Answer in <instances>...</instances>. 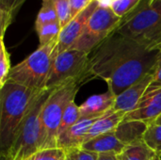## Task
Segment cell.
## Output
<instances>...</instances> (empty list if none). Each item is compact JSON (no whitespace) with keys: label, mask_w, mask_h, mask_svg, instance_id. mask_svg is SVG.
I'll list each match as a JSON object with an SVG mask.
<instances>
[{"label":"cell","mask_w":161,"mask_h":160,"mask_svg":"<svg viewBox=\"0 0 161 160\" xmlns=\"http://www.w3.org/2000/svg\"><path fill=\"white\" fill-rule=\"evenodd\" d=\"M58 41L39 46L23 61L11 68L8 80L35 91H44L54 60Z\"/></svg>","instance_id":"cell-4"},{"label":"cell","mask_w":161,"mask_h":160,"mask_svg":"<svg viewBox=\"0 0 161 160\" xmlns=\"http://www.w3.org/2000/svg\"><path fill=\"white\" fill-rule=\"evenodd\" d=\"M90 54L69 49L58 53L54 60L45 89L52 91L73 81L81 82L89 73Z\"/></svg>","instance_id":"cell-6"},{"label":"cell","mask_w":161,"mask_h":160,"mask_svg":"<svg viewBox=\"0 0 161 160\" xmlns=\"http://www.w3.org/2000/svg\"><path fill=\"white\" fill-rule=\"evenodd\" d=\"M78 121H80L79 106H77L75 101L74 100L70 103V105L67 107V108L64 111V114L60 122V126L58 129V137L63 133H65L72 126H74Z\"/></svg>","instance_id":"cell-19"},{"label":"cell","mask_w":161,"mask_h":160,"mask_svg":"<svg viewBox=\"0 0 161 160\" xmlns=\"http://www.w3.org/2000/svg\"><path fill=\"white\" fill-rule=\"evenodd\" d=\"M149 4L153 9L161 14V0H149Z\"/></svg>","instance_id":"cell-29"},{"label":"cell","mask_w":161,"mask_h":160,"mask_svg":"<svg viewBox=\"0 0 161 160\" xmlns=\"http://www.w3.org/2000/svg\"><path fill=\"white\" fill-rule=\"evenodd\" d=\"M60 30L61 25L59 22L46 24L40 26L39 28H36V32L40 41V46L48 44L54 41H58Z\"/></svg>","instance_id":"cell-20"},{"label":"cell","mask_w":161,"mask_h":160,"mask_svg":"<svg viewBox=\"0 0 161 160\" xmlns=\"http://www.w3.org/2000/svg\"><path fill=\"white\" fill-rule=\"evenodd\" d=\"M54 22H58L54 0H42V7L35 21V29L43 25Z\"/></svg>","instance_id":"cell-18"},{"label":"cell","mask_w":161,"mask_h":160,"mask_svg":"<svg viewBox=\"0 0 161 160\" xmlns=\"http://www.w3.org/2000/svg\"><path fill=\"white\" fill-rule=\"evenodd\" d=\"M115 32L152 50H161V14L153 9L149 0L122 18Z\"/></svg>","instance_id":"cell-3"},{"label":"cell","mask_w":161,"mask_h":160,"mask_svg":"<svg viewBox=\"0 0 161 160\" xmlns=\"http://www.w3.org/2000/svg\"><path fill=\"white\" fill-rule=\"evenodd\" d=\"M125 115H126L125 112L116 111V110L111 109L109 112H108L104 116L98 118L92 125L88 133L86 141H88L89 140L92 138L100 136L102 134L115 131L117 127L120 125V124L124 121Z\"/></svg>","instance_id":"cell-15"},{"label":"cell","mask_w":161,"mask_h":160,"mask_svg":"<svg viewBox=\"0 0 161 160\" xmlns=\"http://www.w3.org/2000/svg\"><path fill=\"white\" fill-rule=\"evenodd\" d=\"M46 91L48 90H31L10 80H8L0 88V145L2 153L12 145L24 121Z\"/></svg>","instance_id":"cell-2"},{"label":"cell","mask_w":161,"mask_h":160,"mask_svg":"<svg viewBox=\"0 0 161 160\" xmlns=\"http://www.w3.org/2000/svg\"><path fill=\"white\" fill-rule=\"evenodd\" d=\"M90 56V74L107 82L118 96L133 84L157 71L160 50H152L113 32Z\"/></svg>","instance_id":"cell-1"},{"label":"cell","mask_w":161,"mask_h":160,"mask_svg":"<svg viewBox=\"0 0 161 160\" xmlns=\"http://www.w3.org/2000/svg\"><path fill=\"white\" fill-rule=\"evenodd\" d=\"M58 22L61 25V28L64 27L71 20V7L69 0H54Z\"/></svg>","instance_id":"cell-24"},{"label":"cell","mask_w":161,"mask_h":160,"mask_svg":"<svg viewBox=\"0 0 161 160\" xmlns=\"http://www.w3.org/2000/svg\"><path fill=\"white\" fill-rule=\"evenodd\" d=\"M116 96L109 91L89 97L79 106L80 120H97L113 109Z\"/></svg>","instance_id":"cell-12"},{"label":"cell","mask_w":161,"mask_h":160,"mask_svg":"<svg viewBox=\"0 0 161 160\" xmlns=\"http://www.w3.org/2000/svg\"><path fill=\"white\" fill-rule=\"evenodd\" d=\"M99 3L103 6H110L114 0H98Z\"/></svg>","instance_id":"cell-33"},{"label":"cell","mask_w":161,"mask_h":160,"mask_svg":"<svg viewBox=\"0 0 161 160\" xmlns=\"http://www.w3.org/2000/svg\"><path fill=\"white\" fill-rule=\"evenodd\" d=\"M100 5L98 0H93L85 9L75 16L64 27L61 28L58 39V54L71 49L82 35L88 20Z\"/></svg>","instance_id":"cell-10"},{"label":"cell","mask_w":161,"mask_h":160,"mask_svg":"<svg viewBox=\"0 0 161 160\" xmlns=\"http://www.w3.org/2000/svg\"><path fill=\"white\" fill-rule=\"evenodd\" d=\"M126 145L118 139L115 131H112L89 140L83 144L81 149L96 154L114 153L121 155Z\"/></svg>","instance_id":"cell-14"},{"label":"cell","mask_w":161,"mask_h":160,"mask_svg":"<svg viewBox=\"0 0 161 160\" xmlns=\"http://www.w3.org/2000/svg\"><path fill=\"white\" fill-rule=\"evenodd\" d=\"M155 73L146 75L144 78L133 84L121 94L116 96L113 110L123 111L125 113L134 110L142 96L144 95L145 91L149 88V86L153 83Z\"/></svg>","instance_id":"cell-11"},{"label":"cell","mask_w":161,"mask_h":160,"mask_svg":"<svg viewBox=\"0 0 161 160\" xmlns=\"http://www.w3.org/2000/svg\"><path fill=\"white\" fill-rule=\"evenodd\" d=\"M155 155L142 140L127 145L119 157L121 160H153Z\"/></svg>","instance_id":"cell-17"},{"label":"cell","mask_w":161,"mask_h":160,"mask_svg":"<svg viewBox=\"0 0 161 160\" xmlns=\"http://www.w3.org/2000/svg\"><path fill=\"white\" fill-rule=\"evenodd\" d=\"M154 124H160L161 125V115L158 117V119H157V121H156Z\"/></svg>","instance_id":"cell-36"},{"label":"cell","mask_w":161,"mask_h":160,"mask_svg":"<svg viewBox=\"0 0 161 160\" xmlns=\"http://www.w3.org/2000/svg\"><path fill=\"white\" fill-rule=\"evenodd\" d=\"M69 1L71 7V15L73 19L79 12L85 9L93 0H69Z\"/></svg>","instance_id":"cell-26"},{"label":"cell","mask_w":161,"mask_h":160,"mask_svg":"<svg viewBox=\"0 0 161 160\" xmlns=\"http://www.w3.org/2000/svg\"><path fill=\"white\" fill-rule=\"evenodd\" d=\"M96 120H80L74 126L60 135L58 139V147L65 151L81 149L86 142L88 133Z\"/></svg>","instance_id":"cell-13"},{"label":"cell","mask_w":161,"mask_h":160,"mask_svg":"<svg viewBox=\"0 0 161 160\" xmlns=\"http://www.w3.org/2000/svg\"><path fill=\"white\" fill-rule=\"evenodd\" d=\"M161 68V50L160 54H159V58H158V67H157V70L160 69Z\"/></svg>","instance_id":"cell-35"},{"label":"cell","mask_w":161,"mask_h":160,"mask_svg":"<svg viewBox=\"0 0 161 160\" xmlns=\"http://www.w3.org/2000/svg\"><path fill=\"white\" fill-rule=\"evenodd\" d=\"M142 0H114L110 5L113 11L121 18H124L134 10Z\"/></svg>","instance_id":"cell-23"},{"label":"cell","mask_w":161,"mask_h":160,"mask_svg":"<svg viewBox=\"0 0 161 160\" xmlns=\"http://www.w3.org/2000/svg\"><path fill=\"white\" fill-rule=\"evenodd\" d=\"M67 152V158L66 160H77L76 158V150H70Z\"/></svg>","instance_id":"cell-32"},{"label":"cell","mask_w":161,"mask_h":160,"mask_svg":"<svg viewBox=\"0 0 161 160\" xmlns=\"http://www.w3.org/2000/svg\"><path fill=\"white\" fill-rule=\"evenodd\" d=\"M148 124L140 121H123L115 130L118 139L126 146L143 140Z\"/></svg>","instance_id":"cell-16"},{"label":"cell","mask_w":161,"mask_h":160,"mask_svg":"<svg viewBox=\"0 0 161 160\" xmlns=\"http://www.w3.org/2000/svg\"><path fill=\"white\" fill-rule=\"evenodd\" d=\"M37 160H66L67 152L59 147L40 150L37 154Z\"/></svg>","instance_id":"cell-25"},{"label":"cell","mask_w":161,"mask_h":160,"mask_svg":"<svg viewBox=\"0 0 161 160\" xmlns=\"http://www.w3.org/2000/svg\"><path fill=\"white\" fill-rule=\"evenodd\" d=\"M37 153H38V152H37ZM37 153H36V154H37ZM36 154H34V155L30 156L29 157L25 158V160H37V156H36Z\"/></svg>","instance_id":"cell-34"},{"label":"cell","mask_w":161,"mask_h":160,"mask_svg":"<svg viewBox=\"0 0 161 160\" xmlns=\"http://www.w3.org/2000/svg\"><path fill=\"white\" fill-rule=\"evenodd\" d=\"M97 160H121L119 155L114 153H104V154H98V159Z\"/></svg>","instance_id":"cell-28"},{"label":"cell","mask_w":161,"mask_h":160,"mask_svg":"<svg viewBox=\"0 0 161 160\" xmlns=\"http://www.w3.org/2000/svg\"><path fill=\"white\" fill-rule=\"evenodd\" d=\"M2 155V160H25L24 157L21 156H13L9 154H1Z\"/></svg>","instance_id":"cell-30"},{"label":"cell","mask_w":161,"mask_h":160,"mask_svg":"<svg viewBox=\"0 0 161 160\" xmlns=\"http://www.w3.org/2000/svg\"><path fill=\"white\" fill-rule=\"evenodd\" d=\"M143 141L146 145L158 156L161 157V125L152 124L148 125L143 135Z\"/></svg>","instance_id":"cell-21"},{"label":"cell","mask_w":161,"mask_h":160,"mask_svg":"<svg viewBox=\"0 0 161 160\" xmlns=\"http://www.w3.org/2000/svg\"><path fill=\"white\" fill-rule=\"evenodd\" d=\"M153 160H161V157L158 156V155H155V157H154Z\"/></svg>","instance_id":"cell-37"},{"label":"cell","mask_w":161,"mask_h":160,"mask_svg":"<svg viewBox=\"0 0 161 160\" xmlns=\"http://www.w3.org/2000/svg\"><path fill=\"white\" fill-rule=\"evenodd\" d=\"M50 91H46L36 102L24 121L12 145L2 154L21 156L25 159L40 151L42 138L41 114Z\"/></svg>","instance_id":"cell-8"},{"label":"cell","mask_w":161,"mask_h":160,"mask_svg":"<svg viewBox=\"0 0 161 160\" xmlns=\"http://www.w3.org/2000/svg\"><path fill=\"white\" fill-rule=\"evenodd\" d=\"M11 68L9 54L5 45L4 37H0V88L8 80V74Z\"/></svg>","instance_id":"cell-22"},{"label":"cell","mask_w":161,"mask_h":160,"mask_svg":"<svg viewBox=\"0 0 161 160\" xmlns=\"http://www.w3.org/2000/svg\"><path fill=\"white\" fill-rule=\"evenodd\" d=\"M153 82L161 85V68L158 69V70H157L156 73L154 74V80H153Z\"/></svg>","instance_id":"cell-31"},{"label":"cell","mask_w":161,"mask_h":160,"mask_svg":"<svg viewBox=\"0 0 161 160\" xmlns=\"http://www.w3.org/2000/svg\"><path fill=\"white\" fill-rule=\"evenodd\" d=\"M121 21L122 18L113 11L110 6L100 4L88 20L82 35L71 49L91 54L98 44L117 29Z\"/></svg>","instance_id":"cell-7"},{"label":"cell","mask_w":161,"mask_h":160,"mask_svg":"<svg viewBox=\"0 0 161 160\" xmlns=\"http://www.w3.org/2000/svg\"><path fill=\"white\" fill-rule=\"evenodd\" d=\"M161 115V85L152 83L138 106L126 113L124 121H140L148 125L154 124Z\"/></svg>","instance_id":"cell-9"},{"label":"cell","mask_w":161,"mask_h":160,"mask_svg":"<svg viewBox=\"0 0 161 160\" xmlns=\"http://www.w3.org/2000/svg\"><path fill=\"white\" fill-rule=\"evenodd\" d=\"M78 81H73L50 91L41 114L42 138L40 150L58 147L60 122L65 109L75 100L79 88Z\"/></svg>","instance_id":"cell-5"},{"label":"cell","mask_w":161,"mask_h":160,"mask_svg":"<svg viewBox=\"0 0 161 160\" xmlns=\"http://www.w3.org/2000/svg\"><path fill=\"white\" fill-rule=\"evenodd\" d=\"M76 158L77 160H97L98 154L89 152L83 149H78L76 150Z\"/></svg>","instance_id":"cell-27"}]
</instances>
